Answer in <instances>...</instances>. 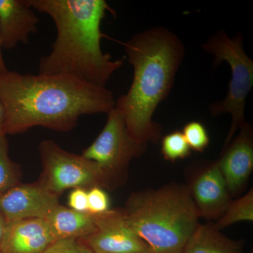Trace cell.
Masks as SVG:
<instances>
[{
  "instance_id": "19",
  "label": "cell",
  "mask_w": 253,
  "mask_h": 253,
  "mask_svg": "<svg viewBox=\"0 0 253 253\" xmlns=\"http://www.w3.org/2000/svg\"><path fill=\"white\" fill-rule=\"evenodd\" d=\"M181 132L191 151L203 152L210 144L207 129L201 122L191 121L188 123Z\"/></svg>"
},
{
  "instance_id": "22",
  "label": "cell",
  "mask_w": 253,
  "mask_h": 253,
  "mask_svg": "<svg viewBox=\"0 0 253 253\" xmlns=\"http://www.w3.org/2000/svg\"><path fill=\"white\" fill-rule=\"evenodd\" d=\"M68 206L73 211L80 212H88L87 190L84 189H73L68 196Z\"/></svg>"
},
{
  "instance_id": "8",
  "label": "cell",
  "mask_w": 253,
  "mask_h": 253,
  "mask_svg": "<svg viewBox=\"0 0 253 253\" xmlns=\"http://www.w3.org/2000/svg\"><path fill=\"white\" fill-rule=\"evenodd\" d=\"M190 172L186 186L200 218L218 220L232 199L217 161L200 163Z\"/></svg>"
},
{
  "instance_id": "7",
  "label": "cell",
  "mask_w": 253,
  "mask_h": 253,
  "mask_svg": "<svg viewBox=\"0 0 253 253\" xmlns=\"http://www.w3.org/2000/svg\"><path fill=\"white\" fill-rule=\"evenodd\" d=\"M107 115L102 131L82 156L97 164L104 174L107 189H113L126 180L131 160L144 151L131 139L117 110L114 108Z\"/></svg>"
},
{
  "instance_id": "15",
  "label": "cell",
  "mask_w": 253,
  "mask_h": 253,
  "mask_svg": "<svg viewBox=\"0 0 253 253\" xmlns=\"http://www.w3.org/2000/svg\"><path fill=\"white\" fill-rule=\"evenodd\" d=\"M181 253H245L242 242L224 235L214 224H201Z\"/></svg>"
},
{
  "instance_id": "9",
  "label": "cell",
  "mask_w": 253,
  "mask_h": 253,
  "mask_svg": "<svg viewBox=\"0 0 253 253\" xmlns=\"http://www.w3.org/2000/svg\"><path fill=\"white\" fill-rule=\"evenodd\" d=\"M96 215V230L82 240L93 253H153L148 244L126 224L123 209Z\"/></svg>"
},
{
  "instance_id": "11",
  "label": "cell",
  "mask_w": 253,
  "mask_h": 253,
  "mask_svg": "<svg viewBox=\"0 0 253 253\" xmlns=\"http://www.w3.org/2000/svg\"><path fill=\"white\" fill-rule=\"evenodd\" d=\"M239 135L223 148L218 160L231 197L246 189L253 169V131L248 123L239 129Z\"/></svg>"
},
{
  "instance_id": "21",
  "label": "cell",
  "mask_w": 253,
  "mask_h": 253,
  "mask_svg": "<svg viewBox=\"0 0 253 253\" xmlns=\"http://www.w3.org/2000/svg\"><path fill=\"white\" fill-rule=\"evenodd\" d=\"M41 253H93L82 240L62 239L54 241Z\"/></svg>"
},
{
  "instance_id": "24",
  "label": "cell",
  "mask_w": 253,
  "mask_h": 253,
  "mask_svg": "<svg viewBox=\"0 0 253 253\" xmlns=\"http://www.w3.org/2000/svg\"><path fill=\"white\" fill-rule=\"evenodd\" d=\"M2 48V41H1V35H0V76H4L9 71L6 67L4 59H3L2 53H1Z\"/></svg>"
},
{
  "instance_id": "16",
  "label": "cell",
  "mask_w": 253,
  "mask_h": 253,
  "mask_svg": "<svg viewBox=\"0 0 253 253\" xmlns=\"http://www.w3.org/2000/svg\"><path fill=\"white\" fill-rule=\"evenodd\" d=\"M253 221V190H249L244 196L231 201L223 215L214 224L221 231L239 221Z\"/></svg>"
},
{
  "instance_id": "1",
  "label": "cell",
  "mask_w": 253,
  "mask_h": 253,
  "mask_svg": "<svg viewBox=\"0 0 253 253\" xmlns=\"http://www.w3.org/2000/svg\"><path fill=\"white\" fill-rule=\"evenodd\" d=\"M0 101L6 114V135L21 134L34 126L69 131L82 116L107 114L116 105L106 87L65 76L12 71L0 76Z\"/></svg>"
},
{
  "instance_id": "10",
  "label": "cell",
  "mask_w": 253,
  "mask_h": 253,
  "mask_svg": "<svg viewBox=\"0 0 253 253\" xmlns=\"http://www.w3.org/2000/svg\"><path fill=\"white\" fill-rule=\"evenodd\" d=\"M59 204V196L49 191L41 181L20 183L0 196V212L6 222L30 218L45 219Z\"/></svg>"
},
{
  "instance_id": "20",
  "label": "cell",
  "mask_w": 253,
  "mask_h": 253,
  "mask_svg": "<svg viewBox=\"0 0 253 253\" xmlns=\"http://www.w3.org/2000/svg\"><path fill=\"white\" fill-rule=\"evenodd\" d=\"M88 212L100 214L110 211V200L103 188L99 186L91 188L87 191Z\"/></svg>"
},
{
  "instance_id": "3",
  "label": "cell",
  "mask_w": 253,
  "mask_h": 253,
  "mask_svg": "<svg viewBox=\"0 0 253 253\" xmlns=\"http://www.w3.org/2000/svg\"><path fill=\"white\" fill-rule=\"evenodd\" d=\"M128 61L134 68L129 90L116 101L134 143L146 151L161 136V126L153 117L158 105L172 90L185 49L172 31L154 27L137 33L125 43Z\"/></svg>"
},
{
  "instance_id": "18",
  "label": "cell",
  "mask_w": 253,
  "mask_h": 253,
  "mask_svg": "<svg viewBox=\"0 0 253 253\" xmlns=\"http://www.w3.org/2000/svg\"><path fill=\"white\" fill-rule=\"evenodd\" d=\"M161 153L165 159L174 162L189 157L191 149L182 132L177 130L163 136L161 141Z\"/></svg>"
},
{
  "instance_id": "2",
  "label": "cell",
  "mask_w": 253,
  "mask_h": 253,
  "mask_svg": "<svg viewBox=\"0 0 253 253\" xmlns=\"http://www.w3.org/2000/svg\"><path fill=\"white\" fill-rule=\"evenodd\" d=\"M33 9L49 15L56 29L51 52L40 60L39 74L73 78L106 87L124 59L113 60L101 50V24L108 11L105 0H30Z\"/></svg>"
},
{
  "instance_id": "23",
  "label": "cell",
  "mask_w": 253,
  "mask_h": 253,
  "mask_svg": "<svg viewBox=\"0 0 253 253\" xmlns=\"http://www.w3.org/2000/svg\"><path fill=\"white\" fill-rule=\"evenodd\" d=\"M5 120H6V114L4 106L0 101V136L6 135L4 133Z\"/></svg>"
},
{
  "instance_id": "14",
  "label": "cell",
  "mask_w": 253,
  "mask_h": 253,
  "mask_svg": "<svg viewBox=\"0 0 253 253\" xmlns=\"http://www.w3.org/2000/svg\"><path fill=\"white\" fill-rule=\"evenodd\" d=\"M55 241L62 239L83 240L94 232L96 215L80 212L57 205L45 218Z\"/></svg>"
},
{
  "instance_id": "6",
  "label": "cell",
  "mask_w": 253,
  "mask_h": 253,
  "mask_svg": "<svg viewBox=\"0 0 253 253\" xmlns=\"http://www.w3.org/2000/svg\"><path fill=\"white\" fill-rule=\"evenodd\" d=\"M39 152L43 166L39 181L56 196L70 189L107 188L104 174L94 161L65 151L51 139L42 141Z\"/></svg>"
},
{
  "instance_id": "4",
  "label": "cell",
  "mask_w": 253,
  "mask_h": 253,
  "mask_svg": "<svg viewBox=\"0 0 253 253\" xmlns=\"http://www.w3.org/2000/svg\"><path fill=\"white\" fill-rule=\"evenodd\" d=\"M127 226L153 253H181L199 225L187 186L171 183L131 194L123 209Z\"/></svg>"
},
{
  "instance_id": "13",
  "label": "cell",
  "mask_w": 253,
  "mask_h": 253,
  "mask_svg": "<svg viewBox=\"0 0 253 253\" xmlns=\"http://www.w3.org/2000/svg\"><path fill=\"white\" fill-rule=\"evenodd\" d=\"M40 19L30 0H0V35L3 48L11 49L28 44L37 33Z\"/></svg>"
},
{
  "instance_id": "17",
  "label": "cell",
  "mask_w": 253,
  "mask_h": 253,
  "mask_svg": "<svg viewBox=\"0 0 253 253\" xmlns=\"http://www.w3.org/2000/svg\"><path fill=\"white\" fill-rule=\"evenodd\" d=\"M6 135L0 136V196L20 184L21 169L9 155Z\"/></svg>"
},
{
  "instance_id": "12",
  "label": "cell",
  "mask_w": 253,
  "mask_h": 253,
  "mask_svg": "<svg viewBox=\"0 0 253 253\" xmlns=\"http://www.w3.org/2000/svg\"><path fill=\"white\" fill-rule=\"evenodd\" d=\"M54 241L44 219L30 218L6 222L0 253H41Z\"/></svg>"
},
{
  "instance_id": "25",
  "label": "cell",
  "mask_w": 253,
  "mask_h": 253,
  "mask_svg": "<svg viewBox=\"0 0 253 253\" xmlns=\"http://www.w3.org/2000/svg\"><path fill=\"white\" fill-rule=\"evenodd\" d=\"M6 225V221L4 219V216L0 212V244H1V239H2L3 234H4L5 227Z\"/></svg>"
},
{
  "instance_id": "5",
  "label": "cell",
  "mask_w": 253,
  "mask_h": 253,
  "mask_svg": "<svg viewBox=\"0 0 253 253\" xmlns=\"http://www.w3.org/2000/svg\"><path fill=\"white\" fill-rule=\"evenodd\" d=\"M244 40L241 33L231 38L225 31H219L202 45L206 52L212 55L215 66L226 61L231 70L226 97L211 104L210 107L212 116L226 113L231 116L230 129L223 148L229 144L237 129L246 123L245 107L248 95L253 86V61L245 52Z\"/></svg>"
}]
</instances>
